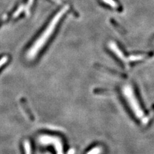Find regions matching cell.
I'll list each match as a JSON object with an SVG mask.
<instances>
[{
  "label": "cell",
  "instance_id": "1",
  "mask_svg": "<svg viewBox=\"0 0 154 154\" xmlns=\"http://www.w3.org/2000/svg\"><path fill=\"white\" fill-rule=\"evenodd\" d=\"M121 93L125 103L134 118L142 126H146L150 122L154 111L148 113L144 110L132 84L127 83L123 85L121 88Z\"/></svg>",
  "mask_w": 154,
  "mask_h": 154
},
{
  "label": "cell",
  "instance_id": "2",
  "mask_svg": "<svg viewBox=\"0 0 154 154\" xmlns=\"http://www.w3.org/2000/svg\"><path fill=\"white\" fill-rule=\"evenodd\" d=\"M68 9V7H65L63 9H62L61 11L56 14L55 16L53 18L51 21L49 23V25H48L47 28L45 32L42 33V35L38 37L37 41L33 43L32 47L30 48V50H28L27 57L30 59H32L34 58L39 52L42 48L44 47L46 42L48 41V39L50 38V35H52V33H54V30L55 29L57 24L59 23V20L60 18L63 16L64 13L67 11Z\"/></svg>",
  "mask_w": 154,
  "mask_h": 154
},
{
  "label": "cell",
  "instance_id": "3",
  "mask_svg": "<svg viewBox=\"0 0 154 154\" xmlns=\"http://www.w3.org/2000/svg\"><path fill=\"white\" fill-rule=\"evenodd\" d=\"M109 46L110 49L114 52L116 55L120 59V60H121L124 64L125 67H126L127 69H129V60L128 59H127L126 57H125V56L123 54V52L120 50V49L118 47V46L116 45L114 42H110Z\"/></svg>",
  "mask_w": 154,
  "mask_h": 154
},
{
  "label": "cell",
  "instance_id": "4",
  "mask_svg": "<svg viewBox=\"0 0 154 154\" xmlns=\"http://www.w3.org/2000/svg\"><path fill=\"white\" fill-rule=\"evenodd\" d=\"M153 53H147V54H137V55H131L129 57L128 60L131 62H137V61H140L143 60L153 56Z\"/></svg>",
  "mask_w": 154,
  "mask_h": 154
},
{
  "label": "cell",
  "instance_id": "5",
  "mask_svg": "<svg viewBox=\"0 0 154 154\" xmlns=\"http://www.w3.org/2000/svg\"><path fill=\"white\" fill-rule=\"evenodd\" d=\"M102 1L104 2L105 4L109 5L112 8L116 10H118L119 11H121L122 10V8L119 7V5L115 1H114V0H102Z\"/></svg>",
  "mask_w": 154,
  "mask_h": 154
},
{
  "label": "cell",
  "instance_id": "6",
  "mask_svg": "<svg viewBox=\"0 0 154 154\" xmlns=\"http://www.w3.org/2000/svg\"><path fill=\"white\" fill-rule=\"evenodd\" d=\"M102 150L100 147H96L94 148L92 150H90L87 154H100L102 153Z\"/></svg>",
  "mask_w": 154,
  "mask_h": 154
},
{
  "label": "cell",
  "instance_id": "7",
  "mask_svg": "<svg viewBox=\"0 0 154 154\" xmlns=\"http://www.w3.org/2000/svg\"><path fill=\"white\" fill-rule=\"evenodd\" d=\"M25 152L26 154H31V151H30V143H28V141H25Z\"/></svg>",
  "mask_w": 154,
  "mask_h": 154
},
{
  "label": "cell",
  "instance_id": "8",
  "mask_svg": "<svg viewBox=\"0 0 154 154\" xmlns=\"http://www.w3.org/2000/svg\"><path fill=\"white\" fill-rule=\"evenodd\" d=\"M7 60H8V57H4L2 58L1 60H0V68H1L3 64H5L6 63Z\"/></svg>",
  "mask_w": 154,
  "mask_h": 154
},
{
  "label": "cell",
  "instance_id": "9",
  "mask_svg": "<svg viewBox=\"0 0 154 154\" xmlns=\"http://www.w3.org/2000/svg\"><path fill=\"white\" fill-rule=\"evenodd\" d=\"M22 10H23V8H22V7H21H21L19 8L17 10V11H16L15 13L14 14L13 17H16L17 16H18L19 14L22 12Z\"/></svg>",
  "mask_w": 154,
  "mask_h": 154
},
{
  "label": "cell",
  "instance_id": "10",
  "mask_svg": "<svg viewBox=\"0 0 154 154\" xmlns=\"http://www.w3.org/2000/svg\"><path fill=\"white\" fill-rule=\"evenodd\" d=\"M53 1H54L55 2H56V3H59L60 2V0H53Z\"/></svg>",
  "mask_w": 154,
  "mask_h": 154
}]
</instances>
